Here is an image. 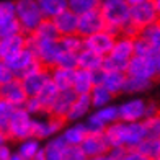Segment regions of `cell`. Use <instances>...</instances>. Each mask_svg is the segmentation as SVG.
<instances>
[{
  "label": "cell",
  "instance_id": "cell-7",
  "mask_svg": "<svg viewBox=\"0 0 160 160\" xmlns=\"http://www.w3.org/2000/svg\"><path fill=\"white\" fill-rule=\"evenodd\" d=\"M7 64L10 65V69L13 70L15 77H18V78H23L25 75L31 74V72H34V70H38V69L42 67V64L36 59L34 52L28 46L25 49H21L18 54L10 57V59L7 61Z\"/></svg>",
  "mask_w": 160,
  "mask_h": 160
},
{
  "label": "cell",
  "instance_id": "cell-11",
  "mask_svg": "<svg viewBox=\"0 0 160 160\" xmlns=\"http://www.w3.org/2000/svg\"><path fill=\"white\" fill-rule=\"evenodd\" d=\"M126 74L128 75H134V77L149 78V80L158 78L155 64L152 62V59L147 57V56H132V59H131L129 64H128Z\"/></svg>",
  "mask_w": 160,
  "mask_h": 160
},
{
  "label": "cell",
  "instance_id": "cell-37",
  "mask_svg": "<svg viewBox=\"0 0 160 160\" xmlns=\"http://www.w3.org/2000/svg\"><path fill=\"white\" fill-rule=\"evenodd\" d=\"M137 150L147 155L150 160L160 155V139H152V137H145V139L137 145Z\"/></svg>",
  "mask_w": 160,
  "mask_h": 160
},
{
  "label": "cell",
  "instance_id": "cell-6",
  "mask_svg": "<svg viewBox=\"0 0 160 160\" xmlns=\"http://www.w3.org/2000/svg\"><path fill=\"white\" fill-rule=\"evenodd\" d=\"M33 119L34 116L26 110L25 106H20L15 110L10 124H8V136L12 141H23L33 136Z\"/></svg>",
  "mask_w": 160,
  "mask_h": 160
},
{
  "label": "cell",
  "instance_id": "cell-4",
  "mask_svg": "<svg viewBox=\"0 0 160 160\" xmlns=\"http://www.w3.org/2000/svg\"><path fill=\"white\" fill-rule=\"evenodd\" d=\"M28 48L34 52L36 59L49 69H52L56 65L57 57H59L61 51H62L59 39L38 38L34 34H28Z\"/></svg>",
  "mask_w": 160,
  "mask_h": 160
},
{
  "label": "cell",
  "instance_id": "cell-55",
  "mask_svg": "<svg viewBox=\"0 0 160 160\" xmlns=\"http://www.w3.org/2000/svg\"><path fill=\"white\" fill-rule=\"evenodd\" d=\"M142 2H147V0H128V3L132 7V5H137V3H142Z\"/></svg>",
  "mask_w": 160,
  "mask_h": 160
},
{
  "label": "cell",
  "instance_id": "cell-22",
  "mask_svg": "<svg viewBox=\"0 0 160 160\" xmlns=\"http://www.w3.org/2000/svg\"><path fill=\"white\" fill-rule=\"evenodd\" d=\"M87 134H88V129H87V126H85V121L72 122L70 126L64 128L62 132H61L62 139L69 145H80L83 142V139L87 137Z\"/></svg>",
  "mask_w": 160,
  "mask_h": 160
},
{
  "label": "cell",
  "instance_id": "cell-12",
  "mask_svg": "<svg viewBox=\"0 0 160 160\" xmlns=\"http://www.w3.org/2000/svg\"><path fill=\"white\" fill-rule=\"evenodd\" d=\"M145 108L147 101L142 98H129L118 105L119 110V121L132 122V121H144L145 119Z\"/></svg>",
  "mask_w": 160,
  "mask_h": 160
},
{
  "label": "cell",
  "instance_id": "cell-35",
  "mask_svg": "<svg viewBox=\"0 0 160 160\" xmlns=\"http://www.w3.org/2000/svg\"><path fill=\"white\" fill-rule=\"evenodd\" d=\"M18 33H23L21 30V25L17 18V15L13 17H7L2 23H0V38H8V36H13V34H18Z\"/></svg>",
  "mask_w": 160,
  "mask_h": 160
},
{
  "label": "cell",
  "instance_id": "cell-21",
  "mask_svg": "<svg viewBox=\"0 0 160 160\" xmlns=\"http://www.w3.org/2000/svg\"><path fill=\"white\" fill-rule=\"evenodd\" d=\"M80 147L83 149L87 158H90V157L108 152L110 150V144H108L105 134H87L83 142L80 144Z\"/></svg>",
  "mask_w": 160,
  "mask_h": 160
},
{
  "label": "cell",
  "instance_id": "cell-45",
  "mask_svg": "<svg viewBox=\"0 0 160 160\" xmlns=\"http://www.w3.org/2000/svg\"><path fill=\"white\" fill-rule=\"evenodd\" d=\"M28 111H30L33 116H39V114H46L44 111V106H42V103L39 101L38 97H28V100L25 101L23 105Z\"/></svg>",
  "mask_w": 160,
  "mask_h": 160
},
{
  "label": "cell",
  "instance_id": "cell-27",
  "mask_svg": "<svg viewBox=\"0 0 160 160\" xmlns=\"http://www.w3.org/2000/svg\"><path fill=\"white\" fill-rule=\"evenodd\" d=\"M59 93H61V88L52 82V80H49V82L41 88V92L36 95L39 98V101L42 103V106H44L46 114H49L51 108H52V105H54V101L57 100V97H59Z\"/></svg>",
  "mask_w": 160,
  "mask_h": 160
},
{
  "label": "cell",
  "instance_id": "cell-3",
  "mask_svg": "<svg viewBox=\"0 0 160 160\" xmlns=\"http://www.w3.org/2000/svg\"><path fill=\"white\" fill-rule=\"evenodd\" d=\"M134 56V38L132 36L121 34L116 38V42L111 52L105 56L103 69L105 70H122L126 72L129 61Z\"/></svg>",
  "mask_w": 160,
  "mask_h": 160
},
{
  "label": "cell",
  "instance_id": "cell-32",
  "mask_svg": "<svg viewBox=\"0 0 160 160\" xmlns=\"http://www.w3.org/2000/svg\"><path fill=\"white\" fill-rule=\"evenodd\" d=\"M42 149V145H41V139H38V137H34V136H31V137H28V139H23V141H20V144H18V152L21 155H23L25 158H28V160H31L38 152Z\"/></svg>",
  "mask_w": 160,
  "mask_h": 160
},
{
  "label": "cell",
  "instance_id": "cell-51",
  "mask_svg": "<svg viewBox=\"0 0 160 160\" xmlns=\"http://www.w3.org/2000/svg\"><path fill=\"white\" fill-rule=\"evenodd\" d=\"M12 154H13V152L10 150L8 144H2V145H0V160H10Z\"/></svg>",
  "mask_w": 160,
  "mask_h": 160
},
{
  "label": "cell",
  "instance_id": "cell-43",
  "mask_svg": "<svg viewBox=\"0 0 160 160\" xmlns=\"http://www.w3.org/2000/svg\"><path fill=\"white\" fill-rule=\"evenodd\" d=\"M154 46L144 38V36L137 34L134 38V56H149L152 52Z\"/></svg>",
  "mask_w": 160,
  "mask_h": 160
},
{
  "label": "cell",
  "instance_id": "cell-15",
  "mask_svg": "<svg viewBox=\"0 0 160 160\" xmlns=\"http://www.w3.org/2000/svg\"><path fill=\"white\" fill-rule=\"evenodd\" d=\"M20 80H21V83H23V87H25L28 97H36L41 92L42 87L51 80V69L46 67V65H42L41 69L25 75L23 78H20Z\"/></svg>",
  "mask_w": 160,
  "mask_h": 160
},
{
  "label": "cell",
  "instance_id": "cell-24",
  "mask_svg": "<svg viewBox=\"0 0 160 160\" xmlns=\"http://www.w3.org/2000/svg\"><path fill=\"white\" fill-rule=\"evenodd\" d=\"M103 62H105V56H101L92 49L83 48L78 52V67H82V69L97 72V70L103 69Z\"/></svg>",
  "mask_w": 160,
  "mask_h": 160
},
{
  "label": "cell",
  "instance_id": "cell-48",
  "mask_svg": "<svg viewBox=\"0 0 160 160\" xmlns=\"http://www.w3.org/2000/svg\"><path fill=\"white\" fill-rule=\"evenodd\" d=\"M13 77H15V74H13V70L10 69V65L7 64V61L0 59V87L3 83H7L8 80H12Z\"/></svg>",
  "mask_w": 160,
  "mask_h": 160
},
{
  "label": "cell",
  "instance_id": "cell-20",
  "mask_svg": "<svg viewBox=\"0 0 160 160\" xmlns=\"http://www.w3.org/2000/svg\"><path fill=\"white\" fill-rule=\"evenodd\" d=\"M95 85H97L95 72H92L88 69H82V67L75 69L74 85H72V88L75 90L77 95H90V92L93 90Z\"/></svg>",
  "mask_w": 160,
  "mask_h": 160
},
{
  "label": "cell",
  "instance_id": "cell-29",
  "mask_svg": "<svg viewBox=\"0 0 160 160\" xmlns=\"http://www.w3.org/2000/svg\"><path fill=\"white\" fill-rule=\"evenodd\" d=\"M46 18H54L69 8V0H38Z\"/></svg>",
  "mask_w": 160,
  "mask_h": 160
},
{
  "label": "cell",
  "instance_id": "cell-18",
  "mask_svg": "<svg viewBox=\"0 0 160 160\" xmlns=\"http://www.w3.org/2000/svg\"><path fill=\"white\" fill-rule=\"evenodd\" d=\"M78 18L80 15L74 10H64L62 13H59L57 17H54V23L57 26V31H59L61 36H67V34H75L78 33Z\"/></svg>",
  "mask_w": 160,
  "mask_h": 160
},
{
  "label": "cell",
  "instance_id": "cell-42",
  "mask_svg": "<svg viewBox=\"0 0 160 160\" xmlns=\"http://www.w3.org/2000/svg\"><path fill=\"white\" fill-rule=\"evenodd\" d=\"M128 149L126 147H111L105 154H100L95 157H90L88 160H122V157L126 155Z\"/></svg>",
  "mask_w": 160,
  "mask_h": 160
},
{
  "label": "cell",
  "instance_id": "cell-38",
  "mask_svg": "<svg viewBox=\"0 0 160 160\" xmlns=\"http://www.w3.org/2000/svg\"><path fill=\"white\" fill-rule=\"evenodd\" d=\"M139 34L144 36L155 49H160V20L155 21V23H152V25H149V26L142 28Z\"/></svg>",
  "mask_w": 160,
  "mask_h": 160
},
{
  "label": "cell",
  "instance_id": "cell-44",
  "mask_svg": "<svg viewBox=\"0 0 160 160\" xmlns=\"http://www.w3.org/2000/svg\"><path fill=\"white\" fill-rule=\"evenodd\" d=\"M85 126H87V129H88V134H103L106 131V126L93 113H90L85 118Z\"/></svg>",
  "mask_w": 160,
  "mask_h": 160
},
{
  "label": "cell",
  "instance_id": "cell-59",
  "mask_svg": "<svg viewBox=\"0 0 160 160\" xmlns=\"http://www.w3.org/2000/svg\"><path fill=\"white\" fill-rule=\"evenodd\" d=\"M0 42H2V38H0Z\"/></svg>",
  "mask_w": 160,
  "mask_h": 160
},
{
  "label": "cell",
  "instance_id": "cell-17",
  "mask_svg": "<svg viewBox=\"0 0 160 160\" xmlns=\"http://www.w3.org/2000/svg\"><path fill=\"white\" fill-rule=\"evenodd\" d=\"M126 72L122 70H105L100 72V83L105 85L113 95L124 93V83H126Z\"/></svg>",
  "mask_w": 160,
  "mask_h": 160
},
{
  "label": "cell",
  "instance_id": "cell-13",
  "mask_svg": "<svg viewBox=\"0 0 160 160\" xmlns=\"http://www.w3.org/2000/svg\"><path fill=\"white\" fill-rule=\"evenodd\" d=\"M116 42V36L111 34L108 30H103V31H98L92 36H87L83 38V44L87 49H92L95 52L101 54V56H108L111 52V49Z\"/></svg>",
  "mask_w": 160,
  "mask_h": 160
},
{
  "label": "cell",
  "instance_id": "cell-39",
  "mask_svg": "<svg viewBox=\"0 0 160 160\" xmlns=\"http://www.w3.org/2000/svg\"><path fill=\"white\" fill-rule=\"evenodd\" d=\"M101 0H69V8L74 10L77 15H82L90 10L100 8Z\"/></svg>",
  "mask_w": 160,
  "mask_h": 160
},
{
  "label": "cell",
  "instance_id": "cell-1",
  "mask_svg": "<svg viewBox=\"0 0 160 160\" xmlns=\"http://www.w3.org/2000/svg\"><path fill=\"white\" fill-rule=\"evenodd\" d=\"M105 137L111 147H126V149H137L145 137V126L144 121H116L110 124L105 131Z\"/></svg>",
  "mask_w": 160,
  "mask_h": 160
},
{
  "label": "cell",
  "instance_id": "cell-23",
  "mask_svg": "<svg viewBox=\"0 0 160 160\" xmlns=\"http://www.w3.org/2000/svg\"><path fill=\"white\" fill-rule=\"evenodd\" d=\"M92 108H93V105H92L90 95H77L74 105H72L70 111L67 114V121H72V122L82 121L83 118H87L90 114Z\"/></svg>",
  "mask_w": 160,
  "mask_h": 160
},
{
  "label": "cell",
  "instance_id": "cell-47",
  "mask_svg": "<svg viewBox=\"0 0 160 160\" xmlns=\"http://www.w3.org/2000/svg\"><path fill=\"white\" fill-rule=\"evenodd\" d=\"M65 160H88L80 145H69L65 150Z\"/></svg>",
  "mask_w": 160,
  "mask_h": 160
},
{
  "label": "cell",
  "instance_id": "cell-16",
  "mask_svg": "<svg viewBox=\"0 0 160 160\" xmlns=\"http://www.w3.org/2000/svg\"><path fill=\"white\" fill-rule=\"evenodd\" d=\"M26 46H28V34L26 33H18V34L8 36V38H3L2 42H0V59L8 61L10 57L18 54Z\"/></svg>",
  "mask_w": 160,
  "mask_h": 160
},
{
  "label": "cell",
  "instance_id": "cell-31",
  "mask_svg": "<svg viewBox=\"0 0 160 160\" xmlns=\"http://www.w3.org/2000/svg\"><path fill=\"white\" fill-rule=\"evenodd\" d=\"M93 114H95L106 128L110 124H113V122L119 121V110H118V106L111 105V103L106 105V106H101V108H95Z\"/></svg>",
  "mask_w": 160,
  "mask_h": 160
},
{
  "label": "cell",
  "instance_id": "cell-46",
  "mask_svg": "<svg viewBox=\"0 0 160 160\" xmlns=\"http://www.w3.org/2000/svg\"><path fill=\"white\" fill-rule=\"evenodd\" d=\"M13 15H17L15 2H12V0H2V2H0V23H2L7 17H13Z\"/></svg>",
  "mask_w": 160,
  "mask_h": 160
},
{
  "label": "cell",
  "instance_id": "cell-41",
  "mask_svg": "<svg viewBox=\"0 0 160 160\" xmlns=\"http://www.w3.org/2000/svg\"><path fill=\"white\" fill-rule=\"evenodd\" d=\"M145 126V136L152 139H160V113L155 116H149L144 119Z\"/></svg>",
  "mask_w": 160,
  "mask_h": 160
},
{
  "label": "cell",
  "instance_id": "cell-14",
  "mask_svg": "<svg viewBox=\"0 0 160 160\" xmlns=\"http://www.w3.org/2000/svg\"><path fill=\"white\" fill-rule=\"evenodd\" d=\"M0 98H3L7 101H10L15 106H23L25 101L28 100V93L25 90L23 83L18 77H13L12 80H8L7 83H3L0 87Z\"/></svg>",
  "mask_w": 160,
  "mask_h": 160
},
{
  "label": "cell",
  "instance_id": "cell-30",
  "mask_svg": "<svg viewBox=\"0 0 160 160\" xmlns=\"http://www.w3.org/2000/svg\"><path fill=\"white\" fill-rule=\"evenodd\" d=\"M113 97H114L113 93L101 83H97L95 87H93V90L90 92V98H92L93 108H101V106L110 105Z\"/></svg>",
  "mask_w": 160,
  "mask_h": 160
},
{
  "label": "cell",
  "instance_id": "cell-40",
  "mask_svg": "<svg viewBox=\"0 0 160 160\" xmlns=\"http://www.w3.org/2000/svg\"><path fill=\"white\" fill-rule=\"evenodd\" d=\"M56 65H59V67H67V69H77L78 67V52L61 51ZM56 65H54V67H56Z\"/></svg>",
  "mask_w": 160,
  "mask_h": 160
},
{
  "label": "cell",
  "instance_id": "cell-33",
  "mask_svg": "<svg viewBox=\"0 0 160 160\" xmlns=\"http://www.w3.org/2000/svg\"><path fill=\"white\" fill-rule=\"evenodd\" d=\"M31 34L38 36V38H46V39H59L61 38V34L57 31V26H56L52 18H44Z\"/></svg>",
  "mask_w": 160,
  "mask_h": 160
},
{
  "label": "cell",
  "instance_id": "cell-5",
  "mask_svg": "<svg viewBox=\"0 0 160 160\" xmlns=\"http://www.w3.org/2000/svg\"><path fill=\"white\" fill-rule=\"evenodd\" d=\"M17 7V18L21 25V30L26 34H31L39 23L44 20V13H42L38 0H15Z\"/></svg>",
  "mask_w": 160,
  "mask_h": 160
},
{
  "label": "cell",
  "instance_id": "cell-49",
  "mask_svg": "<svg viewBox=\"0 0 160 160\" xmlns=\"http://www.w3.org/2000/svg\"><path fill=\"white\" fill-rule=\"evenodd\" d=\"M122 160H150L147 155H144L142 152H139L137 149H128L126 155L122 157Z\"/></svg>",
  "mask_w": 160,
  "mask_h": 160
},
{
  "label": "cell",
  "instance_id": "cell-28",
  "mask_svg": "<svg viewBox=\"0 0 160 160\" xmlns=\"http://www.w3.org/2000/svg\"><path fill=\"white\" fill-rule=\"evenodd\" d=\"M152 82H154V80L128 75L126 77V83H124V93H128V95H139V93H144V92H147L150 88Z\"/></svg>",
  "mask_w": 160,
  "mask_h": 160
},
{
  "label": "cell",
  "instance_id": "cell-50",
  "mask_svg": "<svg viewBox=\"0 0 160 160\" xmlns=\"http://www.w3.org/2000/svg\"><path fill=\"white\" fill-rule=\"evenodd\" d=\"M160 113V105L157 101H147V108H145V118L149 116H155Z\"/></svg>",
  "mask_w": 160,
  "mask_h": 160
},
{
  "label": "cell",
  "instance_id": "cell-19",
  "mask_svg": "<svg viewBox=\"0 0 160 160\" xmlns=\"http://www.w3.org/2000/svg\"><path fill=\"white\" fill-rule=\"evenodd\" d=\"M77 98V93L74 88H67V90H61L59 97H57V100L54 101L52 108H51L49 114L52 116H57V118H62L67 121V114L70 111L72 105H74V101Z\"/></svg>",
  "mask_w": 160,
  "mask_h": 160
},
{
  "label": "cell",
  "instance_id": "cell-52",
  "mask_svg": "<svg viewBox=\"0 0 160 160\" xmlns=\"http://www.w3.org/2000/svg\"><path fill=\"white\" fill-rule=\"evenodd\" d=\"M31 160H48V158H46V152H44V145H42V149H41Z\"/></svg>",
  "mask_w": 160,
  "mask_h": 160
},
{
  "label": "cell",
  "instance_id": "cell-53",
  "mask_svg": "<svg viewBox=\"0 0 160 160\" xmlns=\"http://www.w3.org/2000/svg\"><path fill=\"white\" fill-rule=\"evenodd\" d=\"M8 139H10V136L7 134L5 131L0 129V145H2V144H7V142H8Z\"/></svg>",
  "mask_w": 160,
  "mask_h": 160
},
{
  "label": "cell",
  "instance_id": "cell-9",
  "mask_svg": "<svg viewBox=\"0 0 160 160\" xmlns=\"http://www.w3.org/2000/svg\"><path fill=\"white\" fill-rule=\"evenodd\" d=\"M158 20H160V12L157 10V7L152 0H147V2H142V3L131 7V21L139 30L155 23Z\"/></svg>",
  "mask_w": 160,
  "mask_h": 160
},
{
  "label": "cell",
  "instance_id": "cell-8",
  "mask_svg": "<svg viewBox=\"0 0 160 160\" xmlns=\"http://www.w3.org/2000/svg\"><path fill=\"white\" fill-rule=\"evenodd\" d=\"M65 119L62 118H57V116L52 114H48V116H34L33 119V136L38 137V139H51L57 134L62 132Z\"/></svg>",
  "mask_w": 160,
  "mask_h": 160
},
{
  "label": "cell",
  "instance_id": "cell-10",
  "mask_svg": "<svg viewBox=\"0 0 160 160\" xmlns=\"http://www.w3.org/2000/svg\"><path fill=\"white\" fill-rule=\"evenodd\" d=\"M106 30V20L103 17L100 8L97 10H90L87 13H82L78 18V34L87 38V36H92L98 31Z\"/></svg>",
  "mask_w": 160,
  "mask_h": 160
},
{
  "label": "cell",
  "instance_id": "cell-2",
  "mask_svg": "<svg viewBox=\"0 0 160 160\" xmlns=\"http://www.w3.org/2000/svg\"><path fill=\"white\" fill-rule=\"evenodd\" d=\"M100 10L106 20V30L116 38L121 36L122 28L131 23V5L128 0H101Z\"/></svg>",
  "mask_w": 160,
  "mask_h": 160
},
{
  "label": "cell",
  "instance_id": "cell-57",
  "mask_svg": "<svg viewBox=\"0 0 160 160\" xmlns=\"http://www.w3.org/2000/svg\"><path fill=\"white\" fill-rule=\"evenodd\" d=\"M152 160H160V155H158V157H155V158H152Z\"/></svg>",
  "mask_w": 160,
  "mask_h": 160
},
{
  "label": "cell",
  "instance_id": "cell-26",
  "mask_svg": "<svg viewBox=\"0 0 160 160\" xmlns=\"http://www.w3.org/2000/svg\"><path fill=\"white\" fill-rule=\"evenodd\" d=\"M74 75H75V69L59 67V65H56V67L51 69V80H52L61 90L72 88V85H74Z\"/></svg>",
  "mask_w": 160,
  "mask_h": 160
},
{
  "label": "cell",
  "instance_id": "cell-34",
  "mask_svg": "<svg viewBox=\"0 0 160 160\" xmlns=\"http://www.w3.org/2000/svg\"><path fill=\"white\" fill-rule=\"evenodd\" d=\"M61 48L62 51H70V52H80L85 44H83V36H80L78 33L75 34H67V36H61L59 38Z\"/></svg>",
  "mask_w": 160,
  "mask_h": 160
},
{
  "label": "cell",
  "instance_id": "cell-56",
  "mask_svg": "<svg viewBox=\"0 0 160 160\" xmlns=\"http://www.w3.org/2000/svg\"><path fill=\"white\" fill-rule=\"evenodd\" d=\"M152 2L155 3V7H157V10L160 12V0H152Z\"/></svg>",
  "mask_w": 160,
  "mask_h": 160
},
{
  "label": "cell",
  "instance_id": "cell-36",
  "mask_svg": "<svg viewBox=\"0 0 160 160\" xmlns=\"http://www.w3.org/2000/svg\"><path fill=\"white\" fill-rule=\"evenodd\" d=\"M18 106H15L13 103H10V101H7L3 98H0V129L2 131H8V124H10V119L13 113H15ZM8 134V132H7Z\"/></svg>",
  "mask_w": 160,
  "mask_h": 160
},
{
  "label": "cell",
  "instance_id": "cell-54",
  "mask_svg": "<svg viewBox=\"0 0 160 160\" xmlns=\"http://www.w3.org/2000/svg\"><path fill=\"white\" fill-rule=\"evenodd\" d=\"M10 160H28V158H25V157H23V155H21L20 152L17 150V152H13V154H12Z\"/></svg>",
  "mask_w": 160,
  "mask_h": 160
},
{
  "label": "cell",
  "instance_id": "cell-25",
  "mask_svg": "<svg viewBox=\"0 0 160 160\" xmlns=\"http://www.w3.org/2000/svg\"><path fill=\"white\" fill-rule=\"evenodd\" d=\"M67 147H69V144L62 139L61 134L51 137L44 145L46 158L48 160H65V150H67Z\"/></svg>",
  "mask_w": 160,
  "mask_h": 160
},
{
  "label": "cell",
  "instance_id": "cell-58",
  "mask_svg": "<svg viewBox=\"0 0 160 160\" xmlns=\"http://www.w3.org/2000/svg\"><path fill=\"white\" fill-rule=\"evenodd\" d=\"M158 78H160V69H158Z\"/></svg>",
  "mask_w": 160,
  "mask_h": 160
}]
</instances>
